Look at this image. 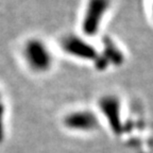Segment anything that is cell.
I'll use <instances>...</instances> for the list:
<instances>
[{"instance_id": "7a4b0ae2", "label": "cell", "mask_w": 153, "mask_h": 153, "mask_svg": "<svg viewBox=\"0 0 153 153\" xmlns=\"http://www.w3.org/2000/svg\"><path fill=\"white\" fill-rule=\"evenodd\" d=\"M25 56L29 65L35 70L44 71L50 67L51 54L45 45L39 41H30L25 48Z\"/></svg>"}, {"instance_id": "3957f363", "label": "cell", "mask_w": 153, "mask_h": 153, "mask_svg": "<svg viewBox=\"0 0 153 153\" xmlns=\"http://www.w3.org/2000/svg\"><path fill=\"white\" fill-rule=\"evenodd\" d=\"M64 49L67 53H70L74 56L80 57V59H95L96 50L89 44L82 41L79 37H67L64 41Z\"/></svg>"}, {"instance_id": "5b68a950", "label": "cell", "mask_w": 153, "mask_h": 153, "mask_svg": "<svg viewBox=\"0 0 153 153\" xmlns=\"http://www.w3.org/2000/svg\"><path fill=\"white\" fill-rule=\"evenodd\" d=\"M96 117L89 112H76L72 113L66 118V126L70 129L87 131L95 128Z\"/></svg>"}, {"instance_id": "6da1fadb", "label": "cell", "mask_w": 153, "mask_h": 153, "mask_svg": "<svg viewBox=\"0 0 153 153\" xmlns=\"http://www.w3.org/2000/svg\"><path fill=\"white\" fill-rule=\"evenodd\" d=\"M110 0H89L82 24V29L86 35H96Z\"/></svg>"}, {"instance_id": "8992f818", "label": "cell", "mask_w": 153, "mask_h": 153, "mask_svg": "<svg viewBox=\"0 0 153 153\" xmlns=\"http://www.w3.org/2000/svg\"><path fill=\"white\" fill-rule=\"evenodd\" d=\"M2 114H3V108L0 105V138H1V135H2V132H1V130H2Z\"/></svg>"}, {"instance_id": "277c9868", "label": "cell", "mask_w": 153, "mask_h": 153, "mask_svg": "<svg viewBox=\"0 0 153 153\" xmlns=\"http://www.w3.org/2000/svg\"><path fill=\"white\" fill-rule=\"evenodd\" d=\"M100 108L104 113L105 117L110 121L115 132H120V116H119V102L115 97H105L100 101Z\"/></svg>"}]
</instances>
